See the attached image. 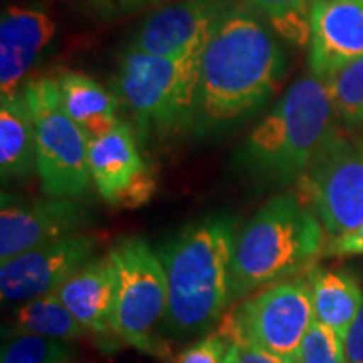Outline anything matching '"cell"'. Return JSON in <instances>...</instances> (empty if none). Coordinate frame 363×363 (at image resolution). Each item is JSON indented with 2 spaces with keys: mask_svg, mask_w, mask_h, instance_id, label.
<instances>
[{
  "mask_svg": "<svg viewBox=\"0 0 363 363\" xmlns=\"http://www.w3.org/2000/svg\"><path fill=\"white\" fill-rule=\"evenodd\" d=\"M286 65L274 29L249 9L227 7L201 54L190 133L212 138L244 123L269 101Z\"/></svg>",
  "mask_w": 363,
  "mask_h": 363,
  "instance_id": "obj_1",
  "label": "cell"
},
{
  "mask_svg": "<svg viewBox=\"0 0 363 363\" xmlns=\"http://www.w3.org/2000/svg\"><path fill=\"white\" fill-rule=\"evenodd\" d=\"M238 230L235 217L208 214L184 225L158 247L169 288L163 337L189 342L214 331L230 308Z\"/></svg>",
  "mask_w": 363,
  "mask_h": 363,
  "instance_id": "obj_2",
  "label": "cell"
},
{
  "mask_svg": "<svg viewBox=\"0 0 363 363\" xmlns=\"http://www.w3.org/2000/svg\"><path fill=\"white\" fill-rule=\"evenodd\" d=\"M335 123L337 113L325 81L313 74L299 78L239 145L234 169L259 185H291L337 131Z\"/></svg>",
  "mask_w": 363,
  "mask_h": 363,
  "instance_id": "obj_3",
  "label": "cell"
},
{
  "mask_svg": "<svg viewBox=\"0 0 363 363\" xmlns=\"http://www.w3.org/2000/svg\"><path fill=\"white\" fill-rule=\"evenodd\" d=\"M325 229L298 192L274 195L235 235L230 306L281 281L298 278L323 256Z\"/></svg>",
  "mask_w": 363,
  "mask_h": 363,
  "instance_id": "obj_4",
  "label": "cell"
},
{
  "mask_svg": "<svg viewBox=\"0 0 363 363\" xmlns=\"http://www.w3.org/2000/svg\"><path fill=\"white\" fill-rule=\"evenodd\" d=\"M201 54L158 57L126 51L116 72V96L133 116L140 138L192 130Z\"/></svg>",
  "mask_w": 363,
  "mask_h": 363,
  "instance_id": "obj_5",
  "label": "cell"
},
{
  "mask_svg": "<svg viewBox=\"0 0 363 363\" xmlns=\"http://www.w3.org/2000/svg\"><path fill=\"white\" fill-rule=\"evenodd\" d=\"M115 264V316L116 340L152 357H165L170 348L163 342L169 288L163 264L147 240L123 238L110 251Z\"/></svg>",
  "mask_w": 363,
  "mask_h": 363,
  "instance_id": "obj_6",
  "label": "cell"
},
{
  "mask_svg": "<svg viewBox=\"0 0 363 363\" xmlns=\"http://www.w3.org/2000/svg\"><path fill=\"white\" fill-rule=\"evenodd\" d=\"M24 94L34 118L35 174L44 195L84 201L93 187L89 140L62 106L57 79L45 76L27 81Z\"/></svg>",
  "mask_w": 363,
  "mask_h": 363,
  "instance_id": "obj_7",
  "label": "cell"
},
{
  "mask_svg": "<svg viewBox=\"0 0 363 363\" xmlns=\"http://www.w3.org/2000/svg\"><path fill=\"white\" fill-rule=\"evenodd\" d=\"M315 320L305 274L271 284L233 305L217 333L227 342H246L286 363H296L299 345Z\"/></svg>",
  "mask_w": 363,
  "mask_h": 363,
  "instance_id": "obj_8",
  "label": "cell"
},
{
  "mask_svg": "<svg viewBox=\"0 0 363 363\" xmlns=\"http://www.w3.org/2000/svg\"><path fill=\"white\" fill-rule=\"evenodd\" d=\"M298 195L330 238L363 225V136L335 131L299 180Z\"/></svg>",
  "mask_w": 363,
  "mask_h": 363,
  "instance_id": "obj_9",
  "label": "cell"
},
{
  "mask_svg": "<svg viewBox=\"0 0 363 363\" xmlns=\"http://www.w3.org/2000/svg\"><path fill=\"white\" fill-rule=\"evenodd\" d=\"M94 222L86 201L65 197L26 199L2 192L0 262L54 240L81 234Z\"/></svg>",
  "mask_w": 363,
  "mask_h": 363,
  "instance_id": "obj_10",
  "label": "cell"
},
{
  "mask_svg": "<svg viewBox=\"0 0 363 363\" xmlns=\"http://www.w3.org/2000/svg\"><path fill=\"white\" fill-rule=\"evenodd\" d=\"M96 239L81 233L43 244L0 262V296L4 303L21 305L56 293L59 286L93 259Z\"/></svg>",
  "mask_w": 363,
  "mask_h": 363,
  "instance_id": "obj_11",
  "label": "cell"
},
{
  "mask_svg": "<svg viewBox=\"0 0 363 363\" xmlns=\"http://www.w3.org/2000/svg\"><path fill=\"white\" fill-rule=\"evenodd\" d=\"M229 6L225 0H182L163 7L143 22L126 49L158 57L202 52Z\"/></svg>",
  "mask_w": 363,
  "mask_h": 363,
  "instance_id": "obj_12",
  "label": "cell"
},
{
  "mask_svg": "<svg viewBox=\"0 0 363 363\" xmlns=\"http://www.w3.org/2000/svg\"><path fill=\"white\" fill-rule=\"evenodd\" d=\"M308 44L311 74L323 81L363 57V0H315Z\"/></svg>",
  "mask_w": 363,
  "mask_h": 363,
  "instance_id": "obj_13",
  "label": "cell"
},
{
  "mask_svg": "<svg viewBox=\"0 0 363 363\" xmlns=\"http://www.w3.org/2000/svg\"><path fill=\"white\" fill-rule=\"evenodd\" d=\"M56 35V22L40 6H11L0 21V98L24 91L27 74Z\"/></svg>",
  "mask_w": 363,
  "mask_h": 363,
  "instance_id": "obj_14",
  "label": "cell"
},
{
  "mask_svg": "<svg viewBox=\"0 0 363 363\" xmlns=\"http://www.w3.org/2000/svg\"><path fill=\"white\" fill-rule=\"evenodd\" d=\"M116 274L110 254L94 256L79 267L56 294L67 306L86 333L98 338H115L113 316H115Z\"/></svg>",
  "mask_w": 363,
  "mask_h": 363,
  "instance_id": "obj_15",
  "label": "cell"
},
{
  "mask_svg": "<svg viewBox=\"0 0 363 363\" xmlns=\"http://www.w3.org/2000/svg\"><path fill=\"white\" fill-rule=\"evenodd\" d=\"M89 174L94 189L110 206H118L130 184L147 169L130 125L121 121L88 143Z\"/></svg>",
  "mask_w": 363,
  "mask_h": 363,
  "instance_id": "obj_16",
  "label": "cell"
},
{
  "mask_svg": "<svg viewBox=\"0 0 363 363\" xmlns=\"http://www.w3.org/2000/svg\"><path fill=\"white\" fill-rule=\"evenodd\" d=\"M305 278L310 286L315 320L345 340L363 306V288L355 271L313 266L305 272Z\"/></svg>",
  "mask_w": 363,
  "mask_h": 363,
  "instance_id": "obj_17",
  "label": "cell"
},
{
  "mask_svg": "<svg viewBox=\"0 0 363 363\" xmlns=\"http://www.w3.org/2000/svg\"><path fill=\"white\" fill-rule=\"evenodd\" d=\"M35 167V128L24 91L0 98V177L2 184L29 179Z\"/></svg>",
  "mask_w": 363,
  "mask_h": 363,
  "instance_id": "obj_18",
  "label": "cell"
},
{
  "mask_svg": "<svg viewBox=\"0 0 363 363\" xmlns=\"http://www.w3.org/2000/svg\"><path fill=\"white\" fill-rule=\"evenodd\" d=\"M57 84L62 106L88 140L108 133L121 123L118 116L120 98L96 79L83 72L66 71L57 76Z\"/></svg>",
  "mask_w": 363,
  "mask_h": 363,
  "instance_id": "obj_19",
  "label": "cell"
},
{
  "mask_svg": "<svg viewBox=\"0 0 363 363\" xmlns=\"http://www.w3.org/2000/svg\"><path fill=\"white\" fill-rule=\"evenodd\" d=\"M12 335H34L72 343L88 333L57 294L51 293L16 306L9 326L4 328V337Z\"/></svg>",
  "mask_w": 363,
  "mask_h": 363,
  "instance_id": "obj_20",
  "label": "cell"
},
{
  "mask_svg": "<svg viewBox=\"0 0 363 363\" xmlns=\"http://www.w3.org/2000/svg\"><path fill=\"white\" fill-rule=\"evenodd\" d=\"M337 118L352 130L363 128V57L325 81Z\"/></svg>",
  "mask_w": 363,
  "mask_h": 363,
  "instance_id": "obj_21",
  "label": "cell"
},
{
  "mask_svg": "<svg viewBox=\"0 0 363 363\" xmlns=\"http://www.w3.org/2000/svg\"><path fill=\"white\" fill-rule=\"evenodd\" d=\"M249 6L261 11L274 30L291 43H310V12L315 0H246Z\"/></svg>",
  "mask_w": 363,
  "mask_h": 363,
  "instance_id": "obj_22",
  "label": "cell"
},
{
  "mask_svg": "<svg viewBox=\"0 0 363 363\" xmlns=\"http://www.w3.org/2000/svg\"><path fill=\"white\" fill-rule=\"evenodd\" d=\"M71 343L34 335L6 337L0 352V363H71Z\"/></svg>",
  "mask_w": 363,
  "mask_h": 363,
  "instance_id": "obj_23",
  "label": "cell"
},
{
  "mask_svg": "<svg viewBox=\"0 0 363 363\" xmlns=\"http://www.w3.org/2000/svg\"><path fill=\"white\" fill-rule=\"evenodd\" d=\"M296 363H348L343 338L328 326L313 320L299 345Z\"/></svg>",
  "mask_w": 363,
  "mask_h": 363,
  "instance_id": "obj_24",
  "label": "cell"
},
{
  "mask_svg": "<svg viewBox=\"0 0 363 363\" xmlns=\"http://www.w3.org/2000/svg\"><path fill=\"white\" fill-rule=\"evenodd\" d=\"M229 342L217 331L194 340L185 350H182L172 363H225Z\"/></svg>",
  "mask_w": 363,
  "mask_h": 363,
  "instance_id": "obj_25",
  "label": "cell"
},
{
  "mask_svg": "<svg viewBox=\"0 0 363 363\" xmlns=\"http://www.w3.org/2000/svg\"><path fill=\"white\" fill-rule=\"evenodd\" d=\"M79 2L101 19H116L126 13L143 11L163 0H79Z\"/></svg>",
  "mask_w": 363,
  "mask_h": 363,
  "instance_id": "obj_26",
  "label": "cell"
},
{
  "mask_svg": "<svg viewBox=\"0 0 363 363\" xmlns=\"http://www.w3.org/2000/svg\"><path fill=\"white\" fill-rule=\"evenodd\" d=\"M360 254H363V225L353 233L330 238L323 249L325 257L360 256Z\"/></svg>",
  "mask_w": 363,
  "mask_h": 363,
  "instance_id": "obj_27",
  "label": "cell"
},
{
  "mask_svg": "<svg viewBox=\"0 0 363 363\" xmlns=\"http://www.w3.org/2000/svg\"><path fill=\"white\" fill-rule=\"evenodd\" d=\"M155 192V179L150 174L148 169H145L142 174L136 175V179L131 182L130 187L121 195L118 206L120 207H138L142 203L148 202Z\"/></svg>",
  "mask_w": 363,
  "mask_h": 363,
  "instance_id": "obj_28",
  "label": "cell"
},
{
  "mask_svg": "<svg viewBox=\"0 0 363 363\" xmlns=\"http://www.w3.org/2000/svg\"><path fill=\"white\" fill-rule=\"evenodd\" d=\"M345 353L348 363H363V306L345 337Z\"/></svg>",
  "mask_w": 363,
  "mask_h": 363,
  "instance_id": "obj_29",
  "label": "cell"
},
{
  "mask_svg": "<svg viewBox=\"0 0 363 363\" xmlns=\"http://www.w3.org/2000/svg\"><path fill=\"white\" fill-rule=\"evenodd\" d=\"M235 343L239 352V360L240 363H286L279 358L269 355L267 352H262L259 348H256L251 343L246 342H230Z\"/></svg>",
  "mask_w": 363,
  "mask_h": 363,
  "instance_id": "obj_30",
  "label": "cell"
},
{
  "mask_svg": "<svg viewBox=\"0 0 363 363\" xmlns=\"http://www.w3.org/2000/svg\"><path fill=\"white\" fill-rule=\"evenodd\" d=\"M225 363H240L239 352H238V347H235V343L229 342V350H227V355H225Z\"/></svg>",
  "mask_w": 363,
  "mask_h": 363,
  "instance_id": "obj_31",
  "label": "cell"
}]
</instances>
